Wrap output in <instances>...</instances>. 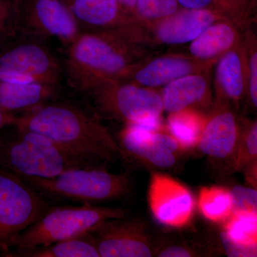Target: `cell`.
<instances>
[{"label": "cell", "mask_w": 257, "mask_h": 257, "mask_svg": "<svg viewBox=\"0 0 257 257\" xmlns=\"http://www.w3.org/2000/svg\"><path fill=\"white\" fill-rule=\"evenodd\" d=\"M177 0H138L133 13L146 20H162L178 11Z\"/></svg>", "instance_id": "cell-26"}, {"label": "cell", "mask_w": 257, "mask_h": 257, "mask_svg": "<svg viewBox=\"0 0 257 257\" xmlns=\"http://www.w3.org/2000/svg\"><path fill=\"white\" fill-rule=\"evenodd\" d=\"M124 208L54 206L30 225L15 240L12 250L21 251L71 239L87 233L102 221L127 215Z\"/></svg>", "instance_id": "cell-6"}, {"label": "cell", "mask_w": 257, "mask_h": 257, "mask_svg": "<svg viewBox=\"0 0 257 257\" xmlns=\"http://www.w3.org/2000/svg\"><path fill=\"white\" fill-rule=\"evenodd\" d=\"M123 9L128 13H133L138 0H116Z\"/></svg>", "instance_id": "cell-35"}, {"label": "cell", "mask_w": 257, "mask_h": 257, "mask_svg": "<svg viewBox=\"0 0 257 257\" xmlns=\"http://www.w3.org/2000/svg\"><path fill=\"white\" fill-rule=\"evenodd\" d=\"M249 81H248V94L251 105L256 109L257 106V53L253 52L248 63Z\"/></svg>", "instance_id": "cell-29"}, {"label": "cell", "mask_w": 257, "mask_h": 257, "mask_svg": "<svg viewBox=\"0 0 257 257\" xmlns=\"http://www.w3.org/2000/svg\"><path fill=\"white\" fill-rule=\"evenodd\" d=\"M133 25L82 31L67 47L64 69L75 89L91 77L121 80L135 67L136 28Z\"/></svg>", "instance_id": "cell-2"}, {"label": "cell", "mask_w": 257, "mask_h": 257, "mask_svg": "<svg viewBox=\"0 0 257 257\" xmlns=\"http://www.w3.org/2000/svg\"><path fill=\"white\" fill-rule=\"evenodd\" d=\"M148 201L154 217L162 225L182 228L192 220L195 202L192 193L169 176L159 172L152 174Z\"/></svg>", "instance_id": "cell-11"}, {"label": "cell", "mask_w": 257, "mask_h": 257, "mask_svg": "<svg viewBox=\"0 0 257 257\" xmlns=\"http://www.w3.org/2000/svg\"><path fill=\"white\" fill-rule=\"evenodd\" d=\"M77 89L90 96L98 109L109 117L126 124H141L154 131L162 130V98L150 88L94 77L79 84Z\"/></svg>", "instance_id": "cell-4"}, {"label": "cell", "mask_w": 257, "mask_h": 257, "mask_svg": "<svg viewBox=\"0 0 257 257\" xmlns=\"http://www.w3.org/2000/svg\"><path fill=\"white\" fill-rule=\"evenodd\" d=\"M197 204L202 216L216 224H224L234 211L230 189L220 186L202 187Z\"/></svg>", "instance_id": "cell-23"}, {"label": "cell", "mask_w": 257, "mask_h": 257, "mask_svg": "<svg viewBox=\"0 0 257 257\" xmlns=\"http://www.w3.org/2000/svg\"><path fill=\"white\" fill-rule=\"evenodd\" d=\"M206 119L194 109H185L171 113L166 131L178 142L184 151L198 147Z\"/></svg>", "instance_id": "cell-22"}, {"label": "cell", "mask_w": 257, "mask_h": 257, "mask_svg": "<svg viewBox=\"0 0 257 257\" xmlns=\"http://www.w3.org/2000/svg\"><path fill=\"white\" fill-rule=\"evenodd\" d=\"M58 86L31 83L5 82L0 80V108L8 112H23L55 99Z\"/></svg>", "instance_id": "cell-18"}, {"label": "cell", "mask_w": 257, "mask_h": 257, "mask_svg": "<svg viewBox=\"0 0 257 257\" xmlns=\"http://www.w3.org/2000/svg\"><path fill=\"white\" fill-rule=\"evenodd\" d=\"M153 132L143 125L126 124L119 135L121 159L152 168L167 170L175 167L179 155L159 146L154 140Z\"/></svg>", "instance_id": "cell-13"}, {"label": "cell", "mask_w": 257, "mask_h": 257, "mask_svg": "<svg viewBox=\"0 0 257 257\" xmlns=\"http://www.w3.org/2000/svg\"><path fill=\"white\" fill-rule=\"evenodd\" d=\"M5 257H100L89 233L30 249L11 250Z\"/></svg>", "instance_id": "cell-20"}, {"label": "cell", "mask_w": 257, "mask_h": 257, "mask_svg": "<svg viewBox=\"0 0 257 257\" xmlns=\"http://www.w3.org/2000/svg\"><path fill=\"white\" fill-rule=\"evenodd\" d=\"M13 126L44 135L92 167L121 159L119 145L107 128L85 109L71 103H43L17 116Z\"/></svg>", "instance_id": "cell-1"}, {"label": "cell", "mask_w": 257, "mask_h": 257, "mask_svg": "<svg viewBox=\"0 0 257 257\" xmlns=\"http://www.w3.org/2000/svg\"><path fill=\"white\" fill-rule=\"evenodd\" d=\"M216 20L217 17L209 10L177 11L160 20L156 28V36L159 41L166 45L191 43Z\"/></svg>", "instance_id": "cell-14"}, {"label": "cell", "mask_w": 257, "mask_h": 257, "mask_svg": "<svg viewBox=\"0 0 257 257\" xmlns=\"http://www.w3.org/2000/svg\"><path fill=\"white\" fill-rule=\"evenodd\" d=\"M79 26L96 30L119 28L134 23L130 13L116 0H62Z\"/></svg>", "instance_id": "cell-15"}, {"label": "cell", "mask_w": 257, "mask_h": 257, "mask_svg": "<svg viewBox=\"0 0 257 257\" xmlns=\"http://www.w3.org/2000/svg\"><path fill=\"white\" fill-rule=\"evenodd\" d=\"M194 64L184 57L168 56L152 60L141 68L134 67L121 80L132 79L133 83L143 87H165L176 79L194 73Z\"/></svg>", "instance_id": "cell-16"}, {"label": "cell", "mask_w": 257, "mask_h": 257, "mask_svg": "<svg viewBox=\"0 0 257 257\" xmlns=\"http://www.w3.org/2000/svg\"><path fill=\"white\" fill-rule=\"evenodd\" d=\"M18 32L68 47L82 31L62 0H18Z\"/></svg>", "instance_id": "cell-9"}, {"label": "cell", "mask_w": 257, "mask_h": 257, "mask_svg": "<svg viewBox=\"0 0 257 257\" xmlns=\"http://www.w3.org/2000/svg\"><path fill=\"white\" fill-rule=\"evenodd\" d=\"M216 80L224 99L235 103L244 92V74L241 56L237 51L230 50L221 56L216 67Z\"/></svg>", "instance_id": "cell-21"}, {"label": "cell", "mask_w": 257, "mask_h": 257, "mask_svg": "<svg viewBox=\"0 0 257 257\" xmlns=\"http://www.w3.org/2000/svg\"><path fill=\"white\" fill-rule=\"evenodd\" d=\"M221 241L225 253L229 256H256L257 247H246L231 242L221 234Z\"/></svg>", "instance_id": "cell-30"}, {"label": "cell", "mask_w": 257, "mask_h": 257, "mask_svg": "<svg viewBox=\"0 0 257 257\" xmlns=\"http://www.w3.org/2000/svg\"><path fill=\"white\" fill-rule=\"evenodd\" d=\"M223 225L221 234L231 242L257 247V211H234Z\"/></svg>", "instance_id": "cell-24"}, {"label": "cell", "mask_w": 257, "mask_h": 257, "mask_svg": "<svg viewBox=\"0 0 257 257\" xmlns=\"http://www.w3.org/2000/svg\"><path fill=\"white\" fill-rule=\"evenodd\" d=\"M17 34L0 45V69L59 87L64 69L55 54L41 39Z\"/></svg>", "instance_id": "cell-8"}, {"label": "cell", "mask_w": 257, "mask_h": 257, "mask_svg": "<svg viewBox=\"0 0 257 257\" xmlns=\"http://www.w3.org/2000/svg\"><path fill=\"white\" fill-rule=\"evenodd\" d=\"M245 179L249 187L256 189L257 183V161L248 166L244 170Z\"/></svg>", "instance_id": "cell-33"}, {"label": "cell", "mask_w": 257, "mask_h": 257, "mask_svg": "<svg viewBox=\"0 0 257 257\" xmlns=\"http://www.w3.org/2000/svg\"><path fill=\"white\" fill-rule=\"evenodd\" d=\"M257 161L256 121L240 128L239 140L234 160L230 165L231 172H243L248 166Z\"/></svg>", "instance_id": "cell-25"}, {"label": "cell", "mask_w": 257, "mask_h": 257, "mask_svg": "<svg viewBox=\"0 0 257 257\" xmlns=\"http://www.w3.org/2000/svg\"><path fill=\"white\" fill-rule=\"evenodd\" d=\"M52 202L16 176L0 170V256L19 235L52 207Z\"/></svg>", "instance_id": "cell-7"}, {"label": "cell", "mask_w": 257, "mask_h": 257, "mask_svg": "<svg viewBox=\"0 0 257 257\" xmlns=\"http://www.w3.org/2000/svg\"><path fill=\"white\" fill-rule=\"evenodd\" d=\"M18 0H0V45L18 32Z\"/></svg>", "instance_id": "cell-27"}, {"label": "cell", "mask_w": 257, "mask_h": 257, "mask_svg": "<svg viewBox=\"0 0 257 257\" xmlns=\"http://www.w3.org/2000/svg\"><path fill=\"white\" fill-rule=\"evenodd\" d=\"M232 196L234 211H257L256 189L236 185L230 189Z\"/></svg>", "instance_id": "cell-28"}, {"label": "cell", "mask_w": 257, "mask_h": 257, "mask_svg": "<svg viewBox=\"0 0 257 257\" xmlns=\"http://www.w3.org/2000/svg\"><path fill=\"white\" fill-rule=\"evenodd\" d=\"M194 248L185 245L174 244L161 248L157 252L160 257H191L198 256Z\"/></svg>", "instance_id": "cell-31"}, {"label": "cell", "mask_w": 257, "mask_h": 257, "mask_svg": "<svg viewBox=\"0 0 257 257\" xmlns=\"http://www.w3.org/2000/svg\"><path fill=\"white\" fill-rule=\"evenodd\" d=\"M209 85L205 77L190 74L169 83L161 93L164 111L175 113L204 105L208 99Z\"/></svg>", "instance_id": "cell-17"}, {"label": "cell", "mask_w": 257, "mask_h": 257, "mask_svg": "<svg viewBox=\"0 0 257 257\" xmlns=\"http://www.w3.org/2000/svg\"><path fill=\"white\" fill-rule=\"evenodd\" d=\"M18 177L48 199L82 204L121 199L126 197L133 187V179L127 172L111 173L102 167L75 169L54 178Z\"/></svg>", "instance_id": "cell-5"}, {"label": "cell", "mask_w": 257, "mask_h": 257, "mask_svg": "<svg viewBox=\"0 0 257 257\" xmlns=\"http://www.w3.org/2000/svg\"><path fill=\"white\" fill-rule=\"evenodd\" d=\"M15 128L13 133L0 135V170L16 177L50 179L68 171L92 167L44 135Z\"/></svg>", "instance_id": "cell-3"}, {"label": "cell", "mask_w": 257, "mask_h": 257, "mask_svg": "<svg viewBox=\"0 0 257 257\" xmlns=\"http://www.w3.org/2000/svg\"><path fill=\"white\" fill-rule=\"evenodd\" d=\"M239 133L240 126L229 101L219 99L206 120L198 147L207 156L227 161L230 166L234 160Z\"/></svg>", "instance_id": "cell-12"}, {"label": "cell", "mask_w": 257, "mask_h": 257, "mask_svg": "<svg viewBox=\"0 0 257 257\" xmlns=\"http://www.w3.org/2000/svg\"><path fill=\"white\" fill-rule=\"evenodd\" d=\"M88 233L101 257H150L155 253L148 226L139 218L108 219Z\"/></svg>", "instance_id": "cell-10"}, {"label": "cell", "mask_w": 257, "mask_h": 257, "mask_svg": "<svg viewBox=\"0 0 257 257\" xmlns=\"http://www.w3.org/2000/svg\"><path fill=\"white\" fill-rule=\"evenodd\" d=\"M236 40L237 33L231 25L214 23L191 42L189 52L199 60H210L231 50Z\"/></svg>", "instance_id": "cell-19"}, {"label": "cell", "mask_w": 257, "mask_h": 257, "mask_svg": "<svg viewBox=\"0 0 257 257\" xmlns=\"http://www.w3.org/2000/svg\"><path fill=\"white\" fill-rule=\"evenodd\" d=\"M16 118V114L8 112L0 108V130L7 126H13Z\"/></svg>", "instance_id": "cell-34"}, {"label": "cell", "mask_w": 257, "mask_h": 257, "mask_svg": "<svg viewBox=\"0 0 257 257\" xmlns=\"http://www.w3.org/2000/svg\"><path fill=\"white\" fill-rule=\"evenodd\" d=\"M177 3L185 9L209 10L215 0H177Z\"/></svg>", "instance_id": "cell-32"}]
</instances>
